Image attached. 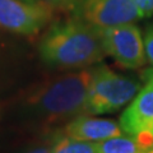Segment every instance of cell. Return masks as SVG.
Returning <instances> with one entry per match:
<instances>
[{"label":"cell","instance_id":"cell-1","mask_svg":"<svg viewBox=\"0 0 153 153\" xmlns=\"http://www.w3.org/2000/svg\"><path fill=\"white\" fill-rule=\"evenodd\" d=\"M40 52L47 64L63 68H82L106 54L101 32L79 18L52 26L41 42Z\"/></svg>","mask_w":153,"mask_h":153},{"label":"cell","instance_id":"cell-2","mask_svg":"<svg viewBox=\"0 0 153 153\" xmlns=\"http://www.w3.org/2000/svg\"><path fill=\"white\" fill-rule=\"evenodd\" d=\"M92 71L82 70L60 76L42 91L38 105L50 119H66L87 112Z\"/></svg>","mask_w":153,"mask_h":153},{"label":"cell","instance_id":"cell-3","mask_svg":"<svg viewBox=\"0 0 153 153\" xmlns=\"http://www.w3.org/2000/svg\"><path fill=\"white\" fill-rule=\"evenodd\" d=\"M139 92L135 80L115 73L107 66H98L91 75L87 112L107 114L125 106Z\"/></svg>","mask_w":153,"mask_h":153},{"label":"cell","instance_id":"cell-4","mask_svg":"<svg viewBox=\"0 0 153 153\" xmlns=\"http://www.w3.org/2000/svg\"><path fill=\"white\" fill-rule=\"evenodd\" d=\"M76 14L100 32L143 18L133 0H80Z\"/></svg>","mask_w":153,"mask_h":153},{"label":"cell","instance_id":"cell-5","mask_svg":"<svg viewBox=\"0 0 153 153\" xmlns=\"http://www.w3.org/2000/svg\"><path fill=\"white\" fill-rule=\"evenodd\" d=\"M101 36L106 54L111 55L124 68L137 69L146 63L144 41L139 28L133 23L105 30Z\"/></svg>","mask_w":153,"mask_h":153},{"label":"cell","instance_id":"cell-6","mask_svg":"<svg viewBox=\"0 0 153 153\" xmlns=\"http://www.w3.org/2000/svg\"><path fill=\"white\" fill-rule=\"evenodd\" d=\"M123 131L153 144V70L147 71V83L120 117Z\"/></svg>","mask_w":153,"mask_h":153},{"label":"cell","instance_id":"cell-7","mask_svg":"<svg viewBox=\"0 0 153 153\" xmlns=\"http://www.w3.org/2000/svg\"><path fill=\"white\" fill-rule=\"evenodd\" d=\"M50 17L49 9L22 0H0V27L22 35H33Z\"/></svg>","mask_w":153,"mask_h":153},{"label":"cell","instance_id":"cell-8","mask_svg":"<svg viewBox=\"0 0 153 153\" xmlns=\"http://www.w3.org/2000/svg\"><path fill=\"white\" fill-rule=\"evenodd\" d=\"M64 135L76 140L98 143L110 138L123 135V129L120 124L108 119L79 115L65 126Z\"/></svg>","mask_w":153,"mask_h":153},{"label":"cell","instance_id":"cell-9","mask_svg":"<svg viewBox=\"0 0 153 153\" xmlns=\"http://www.w3.org/2000/svg\"><path fill=\"white\" fill-rule=\"evenodd\" d=\"M153 144L134 135H119L97 143L98 153H149Z\"/></svg>","mask_w":153,"mask_h":153},{"label":"cell","instance_id":"cell-10","mask_svg":"<svg viewBox=\"0 0 153 153\" xmlns=\"http://www.w3.org/2000/svg\"><path fill=\"white\" fill-rule=\"evenodd\" d=\"M52 153H98L97 143L76 140L66 135L60 137L52 144Z\"/></svg>","mask_w":153,"mask_h":153},{"label":"cell","instance_id":"cell-11","mask_svg":"<svg viewBox=\"0 0 153 153\" xmlns=\"http://www.w3.org/2000/svg\"><path fill=\"white\" fill-rule=\"evenodd\" d=\"M144 50H146V57L148 61L153 65V25L147 28L146 36H144Z\"/></svg>","mask_w":153,"mask_h":153},{"label":"cell","instance_id":"cell-12","mask_svg":"<svg viewBox=\"0 0 153 153\" xmlns=\"http://www.w3.org/2000/svg\"><path fill=\"white\" fill-rule=\"evenodd\" d=\"M133 1L140 10L143 17H149L153 14V0H133Z\"/></svg>","mask_w":153,"mask_h":153},{"label":"cell","instance_id":"cell-13","mask_svg":"<svg viewBox=\"0 0 153 153\" xmlns=\"http://www.w3.org/2000/svg\"><path fill=\"white\" fill-rule=\"evenodd\" d=\"M49 4L54 7H59V8H69V7H74L76 5L80 0H46Z\"/></svg>","mask_w":153,"mask_h":153},{"label":"cell","instance_id":"cell-14","mask_svg":"<svg viewBox=\"0 0 153 153\" xmlns=\"http://www.w3.org/2000/svg\"><path fill=\"white\" fill-rule=\"evenodd\" d=\"M28 153H52V146H42V147H37L33 148L32 151H30Z\"/></svg>","mask_w":153,"mask_h":153},{"label":"cell","instance_id":"cell-15","mask_svg":"<svg viewBox=\"0 0 153 153\" xmlns=\"http://www.w3.org/2000/svg\"><path fill=\"white\" fill-rule=\"evenodd\" d=\"M149 153H153V147L151 148V151H149Z\"/></svg>","mask_w":153,"mask_h":153}]
</instances>
